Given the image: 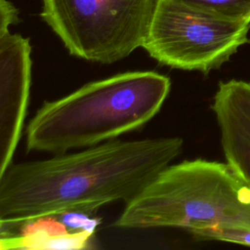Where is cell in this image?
<instances>
[{
  "instance_id": "1",
  "label": "cell",
  "mask_w": 250,
  "mask_h": 250,
  "mask_svg": "<svg viewBox=\"0 0 250 250\" xmlns=\"http://www.w3.org/2000/svg\"><path fill=\"white\" fill-rule=\"evenodd\" d=\"M183 140H111L73 153L11 164L0 175V224L19 225L136 198L181 153Z\"/></svg>"
},
{
  "instance_id": "2",
  "label": "cell",
  "mask_w": 250,
  "mask_h": 250,
  "mask_svg": "<svg viewBox=\"0 0 250 250\" xmlns=\"http://www.w3.org/2000/svg\"><path fill=\"white\" fill-rule=\"evenodd\" d=\"M170 89L166 75L150 70L87 83L41 105L26 128V148L59 154L114 140L152 119Z\"/></svg>"
},
{
  "instance_id": "3",
  "label": "cell",
  "mask_w": 250,
  "mask_h": 250,
  "mask_svg": "<svg viewBox=\"0 0 250 250\" xmlns=\"http://www.w3.org/2000/svg\"><path fill=\"white\" fill-rule=\"evenodd\" d=\"M114 225L121 229H250V182L229 164L185 160L163 169Z\"/></svg>"
},
{
  "instance_id": "4",
  "label": "cell",
  "mask_w": 250,
  "mask_h": 250,
  "mask_svg": "<svg viewBox=\"0 0 250 250\" xmlns=\"http://www.w3.org/2000/svg\"><path fill=\"white\" fill-rule=\"evenodd\" d=\"M159 0H42V20L70 55L113 63L143 47Z\"/></svg>"
},
{
  "instance_id": "5",
  "label": "cell",
  "mask_w": 250,
  "mask_h": 250,
  "mask_svg": "<svg viewBox=\"0 0 250 250\" xmlns=\"http://www.w3.org/2000/svg\"><path fill=\"white\" fill-rule=\"evenodd\" d=\"M249 31L250 22L183 0H159L142 48L163 65L208 73L249 42Z\"/></svg>"
},
{
  "instance_id": "6",
  "label": "cell",
  "mask_w": 250,
  "mask_h": 250,
  "mask_svg": "<svg viewBox=\"0 0 250 250\" xmlns=\"http://www.w3.org/2000/svg\"><path fill=\"white\" fill-rule=\"evenodd\" d=\"M29 39L0 34V175L12 164L26 113L31 84Z\"/></svg>"
},
{
  "instance_id": "7",
  "label": "cell",
  "mask_w": 250,
  "mask_h": 250,
  "mask_svg": "<svg viewBox=\"0 0 250 250\" xmlns=\"http://www.w3.org/2000/svg\"><path fill=\"white\" fill-rule=\"evenodd\" d=\"M212 109L226 162L250 182V82H220Z\"/></svg>"
},
{
  "instance_id": "8",
  "label": "cell",
  "mask_w": 250,
  "mask_h": 250,
  "mask_svg": "<svg viewBox=\"0 0 250 250\" xmlns=\"http://www.w3.org/2000/svg\"><path fill=\"white\" fill-rule=\"evenodd\" d=\"M46 216L21 223L19 235H3L1 249H82L88 246L95 230L70 231L57 219Z\"/></svg>"
},
{
  "instance_id": "9",
  "label": "cell",
  "mask_w": 250,
  "mask_h": 250,
  "mask_svg": "<svg viewBox=\"0 0 250 250\" xmlns=\"http://www.w3.org/2000/svg\"><path fill=\"white\" fill-rule=\"evenodd\" d=\"M221 17L250 22V0H183Z\"/></svg>"
},
{
  "instance_id": "10",
  "label": "cell",
  "mask_w": 250,
  "mask_h": 250,
  "mask_svg": "<svg viewBox=\"0 0 250 250\" xmlns=\"http://www.w3.org/2000/svg\"><path fill=\"white\" fill-rule=\"evenodd\" d=\"M200 239H212L250 246V229H206L192 233Z\"/></svg>"
},
{
  "instance_id": "11",
  "label": "cell",
  "mask_w": 250,
  "mask_h": 250,
  "mask_svg": "<svg viewBox=\"0 0 250 250\" xmlns=\"http://www.w3.org/2000/svg\"><path fill=\"white\" fill-rule=\"evenodd\" d=\"M18 21L17 8L8 0H0V34L9 31V26Z\"/></svg>"
}]
</instances>
